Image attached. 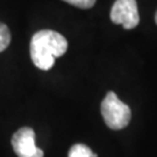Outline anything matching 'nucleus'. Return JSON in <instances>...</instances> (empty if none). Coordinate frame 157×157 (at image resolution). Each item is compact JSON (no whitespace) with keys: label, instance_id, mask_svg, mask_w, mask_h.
I'll list each match as a JSON object with an SVG mask.
<instances>
[{"label":"nucleus","instance_id":"0eeeda50","mask_svg":"<svg viewBox=\"0 0 157 157\" xmlns=\"http://www.w3.org/2000/svg\"><path fill=\"white\" fill-rule=\"evenodd\" d=\"M70 5H73L78 8H83V10H87L91 8L92 6L95 4V0H63Z\"/></svg>","mask_w":157,"mask_h":157},{"label":"nucleus","instance_id":"f03ea898","mask_svg":"<svg viewBox=\"0 0 157 157\" xmlns=\"http://www.w3.org/2000/svg\"><path fill=\"white\" fill-rule=\"evenodd\" d=\"M101 114L107 127L114 130L127 127L132 118L128 105L120 100L114 92H108L101 102Z\"/></svg>","mask_w":157,"mask_h":157},{"label":"nucleus","instance_id":"f257e3e1","mask_svg":"<svg viewBox=\"0 0 157 157\" xmlns=\"http://www.w3.org/2000/svg\"><path fill=\"white\" fill-rule=\"evenodd\" d=\"M67 50V41L62 34L50 29L35 33L30 41V57L40 70L48 71L55 64L57 57Z\"/></svg>","mask_w":157,"mask_h":157},{"label":"nucleus","instance_id":"6e6552de","mask_svg":"<svg viewBox=\"0 0 157 157\" xmlns=\"http://www.w3.org/2000/svg\"><path fill=\"white\" fill-rule=\"evenodd\" d=\"M155 21H156V23H157V13H156V15H155Z\"/></svg>","mask_w":157,"mask_h":157},{"label":"nucleus","instance_id":"39448f33","mask_svg":"<svg viewBox=\"0 0 157 157\" xmlns=\"http://www.w3.org/2000/svg\"><path fill=\"white\" fill-rule=\"evenodd\" d=\"M67 157H98V155L92 151L90 147L86 144L77 143L70 148Z\"/></svg>","mask_w":157,"mask_h":157},{"label":"nucleus","instance_id":"20e7f679","mask_svg":"<svg viewBox=\"0 0 157 157\" xmlns=\"http://www.w3.org/2000/svg\"><path fill=\"white\" fill-rule=\"evenodd\" d=\"M12 147L19 157H43V150L35 146V133L29 127L17 130L12 137Z\"/></svg>","mask_w":157,"mask_h":157},{"label":"nucleus","instance_id":"423d86ee","mask_svg":"<svg viewBox=\"0 0 157 157\" xmlns=\"http://www.w3.org/2000/svg\"><path fill=\"white\" fill-rule=\"evenodd\" d=\"M11 43V32L5 23L0 22V52L5 50Z\"/></svg>","mask_w":157,"mask_h":157},{"label":"nucleus","instance_id":"7ed1b4c3","mask_svg":"<svg viewBox=\"0 0 157 157\" xmlns=\"http://www.w3.org/2000/svg\"><path fill=\"white\" fill-rule=\"evenodd\" d=\"M111 20L124 29L135 28L140 21L136 0H117L111 10Z\"/></svg>","mask_w":157,"mask_h":157}]
</instances>
